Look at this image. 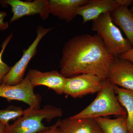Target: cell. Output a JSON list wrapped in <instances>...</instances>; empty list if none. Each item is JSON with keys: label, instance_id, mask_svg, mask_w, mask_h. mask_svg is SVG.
<instances>
[{"label": "cell", "instance_id": "7a4b0ae2", "mask_svg": "<svg viewBox=\"0 0 133 133\" xmlns=\"http://www.w3.org/2000/svg\"><path fill=\"white\" fill-rule=\"evenodd\" d=\"M113 85L108 78L104 80L102 88L95 99L88 106L75 115L72 119L105 117L110 115L127 116V112L116 97Z\"/></svg>", "mask_w": 133, "mask_h": 133}, {"label": "cell", "instance_id": "44dd1931", "mask_svg": "<svg viewBox=\"0 0 133 133\" xmlns=\"http://www.w3.org/2000/svg\"><path fill=\"white\" fill-rule=\"evenodd\" d=\"M121 59H125L133 63V48L119 57Z\"/></svg>", "mask_w": 133, "mask_h": 133}, {"label": "cell", "instance_id": "603a6c76", "mask_svg": "<svg viewBox=\"0 0 133 133\" xmlns=\"http://www.w3.org/2000/svg\"><path fill=\"white\" fill-rule=\"evenodd\" d=\"M6 125L0 122V133H5Z\"/></svg>", "mask_w": 133, "mask_h": 133}, {"label": "cell", "instance_id": "8fae6325", "mask_svg": "<svg viewBox=\"0 0 133 133\" xmlns=\"http://www.w3.org/2000/svg\"><path fill=\"white\" fill-rule=\"evenodd\" d=\"M117 6L116 0H89L88 3L79 8L77 15L80 16L83 23H85L103 14L111 13Z\"/></svg>", "mask_w": 133, "mask_h": 133}, {"label": "cell", "instance_id": "52a82bcc", "mask_svg": "<svg viewBox=\"0 0 133 133\" xmlns=\"http://www.w3.org/2000/svg\"><path fill=\"white\" fill-rule=\"evenodd\" d=\"M104 80L91 74H81L67 78L64 94L73 98L98 93Z\"/></svg>", "mask_w": 133, "mask_h": 133}, {"label": "cell", "instance_id": "5b68a950", "mask_svg": "<svg viewBox=\"0 0 133 133\" xmlns=\"http://www.w3.org/2000/svg\"><path fill=\"white\" fill-rule=\"evenodd\" d=\"M52 29L51 28H45L42 26H38L35 39L27 49L24 50L20 60L11 67L9 71L4 76L2 84L16 85L23 80L28 65L32 58L35 55L39 43L43 37Z\"/></svg>", "mask_w": 133, "mask_h": 133}, {"label": "cell", "instance_id": "7402d4cb", "mask_svg": "<svg viewBox=\"0 0 133 133\" xmlns=\"http://www.w3.org/2000/svg\"><path fill=\"white\" fill-rule=\"evenodd\" d=\"M118 6L128 8L133 4V0H116Z\"/></svg>", "mask_w": 133, "mask_h": 133}, {"label": "cell", "instance_id": "ffe728a7", "mask_svg": "<svg viewBox=\"0 0 133 133\" xmlns=\"http://www.w3.org/2000/svg\"><path fill=\"white\" fill-rule=\"evenodd\" d=\"M7 16V13L5 11L0 10V31H3L8 28V22H4V19Z\"/></svg>", "mask_w": 133, "mask_h": 133}, {"label": "cell", "instance_id": "e0dca14e", "mask_svg": "<svg viewBox=\"0 0 133 133\" xmlns=\"http://www.w3.org/2000/svg\"><path fill=\"white\" fill-rule=\"evenodd\" d=\"M25 111L21 107L10 106L4 109H0V122L5 125L12 120L17 119L24 115Z\"/></svg>", "mask_w": 133, "mask_h": 133}, {"label": "cell", "instance_id": "6da1fadb", "mask_svg": "<svg viewBox=\"0 0 133 133\" xmlns=\"http://www.w3.org/2000/svg\"><path fill=\"white\" fill-rule=\"evenodd\" d=\"M115 58L97 34L76 36L64 45L60 72L66 78L91 74L105 80L108 77L109 69Z\"/></svg>", "mask_w": 133, "mask_h": 133}, {"label": "cell", "instance_id": "ba28073f", "mask_svg": "<svg viewBox=\"0 0 133 133\" xmlns=\"http://www.w3.org/2000/svg\"><path fill=\"white\" fill-rule=\"evenodd\" d=\"M2 6L9 5L11 7L13 15L10 23L26 16L39 14L42 20L48 19L50 14L49 1L35 0L23 1L21 0H4L0 1Z\"/></svg>", "mask_w": 133, "mask_h": 133}, {"label": "cell", "instance_id": "d6986e66", "mask_svg": "<svg viewBox=\"0 0 133 133\" xmlns=\"http://www.w3.org/2000/svg\"><path fill=\"white\" fill-rule=\"evenodd\" d=\"M60 119H59L53 125L48 127L47 128L37 133H64L59 127Z\"/></svg>", "mask_w": 133, "mask_h": 133}, {"label": "cell", "instance_id": "ac0fdd59", "mask_svg": "<svg viewBox=\"0 0 133 133\" xmlns=\"http://www.w3.org/2000/svg\"><path fill=\"white\" fill-rule=\"evenodd\" d=\"M12 35H10L5 39L2 45V49L0 52V85L2 84L3 79L8 72L9 71L11 67L8 65L2 60V56L3 52L9 41L12 38Z\"/></svg>", "mask_w": 133, "mask_h": 133}, {"label": "cell", "instance_id": "8992f818", "mask_svg": "<svg viewBox=\"0 0 133 133\" xmlns=\"http://www.w3.org/2000/svg\"><path fill=\"white\" fill-rule=\"evenodd\" d=\"M33 86L28 76L21 83L16 85H0V97L9 101H22L29 105L30 108L40 109L41 97L34 92Z\"/></svg>", "mask_w": 133, "mask_h": 133}, {"label": "cell", "instance_id": "30bf717a", "mask_svg": "<svg viewBox=\"0 0 133 133\" xmlns=\"http://www.w3.org/2000/svg\"><path fill=\"white\" fill-rule=\"evenodd\" d=\"M108 78L113 85L133 91V63L115 58L110 66Z\"/></svg>", "mask_w": 133, "mask_h": 133}, {"label": "cell", "instance_id": "7c38bea8", "mask_svg": "<svg viewBox=\"0 0 133 133\" xmlns=\"http://www.w3.org/2000/svg\"><path fill=\"white\" fill-rule=\"evenodd\" d=\"M89 2V0H50V12L59 19L70 22L77 15L79 8Z\"/></svg>", "mask_w": 133, "mask_h": 133}, {"label": "cell", "instance_id": "cb8c5ba5", "mask_svg": "<svg viewBox=\"0 0 133 133\" xmlns=\"http://www.w3.org/2000/svg\"><path fill=\"white\" fill-rule=\"evenodd\" d=\"M130 10H131V11L133 13V6H132V7L131 8V9Z\"/></svg>", "mask_w": 133, "mask_h": 133}, {"label": "cell", "instance_id": "277c9868", "mask_svg": "<svg viewBox=\"0 0 133 133\" xmlns=\"http://www.w3.org/2000/svg\"><path fill=\"white\" fill-rule=\"evenodd\" d=\"M92 22V30L99 36L107 49L115 57L118 58L132 49L120 29L112 21L110 13L103 14Z\"/></svg>", "mask_w": 133, "mask_h": 133}, {"label": "cell", "instance_id": "4fadbf2b", "mask_svg": "<svg viewBox=\"0 0 133 133\" xmlns=\"http://www.w3.org/2000/svg\"><path fill=\"white\" fill-rule=\"evenodd\" d=\"M59 127L64 133H104L92 118L60 119Z\"/></svg>", "mask_w": 133, "mask_h": 133}, {"label": "cell", "instance_id": "9a60e30c", "mask_svg": "<svg viewBox=\"0 0 133 133\" xmlns=\"http://www.w3.org/2000/svg\"><path fill=\"white\" fill-rule=\"evenodd\" d=\"M115 92L121 105L127 112V124L129 133H133V91L115 85Z\"/></svg>", "mask_w": 133, "mask_h": 133}, {"label": "cell", "instance_id": "3957f363", "mask_svg": "<svg viewBox=\"0 0 133 133\" xmlns=\"http://www.w3.org/2000/svg\"><path fill=\"white\" fill-rule=\"evenodd\" d=\"M24 111L14 124L6 125L5 133H37L48 128L43 124V120L50 122L63 115L62 109L50 105L40 109L29 107Z\"/></svg>", "mask_w": 133, "mask_h": 133}, {"label": "cell", "instance_id": "9c48e42d", "mask_svg": "<svg viewBox=\"0 0 133 133\" xmlns=\"http://www.w3.org/2000/svg\"><path fill=\"white\" fill-rule=\"evenodd\" d=\"M33 87H47L57 94H64L67 78L57 70L43 72L37 69H30L27 73Z\"/></svg>", "mask_w": 133, "mask_h": 133}, {"label": "cell", "instance_id": "2e32d148", "mask_svg": "<svg viewBox=\"0 0 133 133\" xmlns=\"http://www.w3.org/2000/svg\"><path fill=\"white\" fill-rule=\"evenodd\" d=\"M104 133H129L127 127V116L111 119L105 117L94 118Z\"/></svg>", "mask_w": 133, "mask_h": 133}, {"label": "cell", "instance_id": "5bb4252c", "mask_svg": "<svg viewBox=\"0 0 133 133\" xmlns=\"http://www.w3.org/2000/svg\"><path fill=\"white\" fill-rule=\"evenodd\" d=\"M112 21L123 31L133 48V13L126 7L118 6L110 13Z\"/></svg>", "mask_w": 133, "mask_h": 133}]
</instances>
